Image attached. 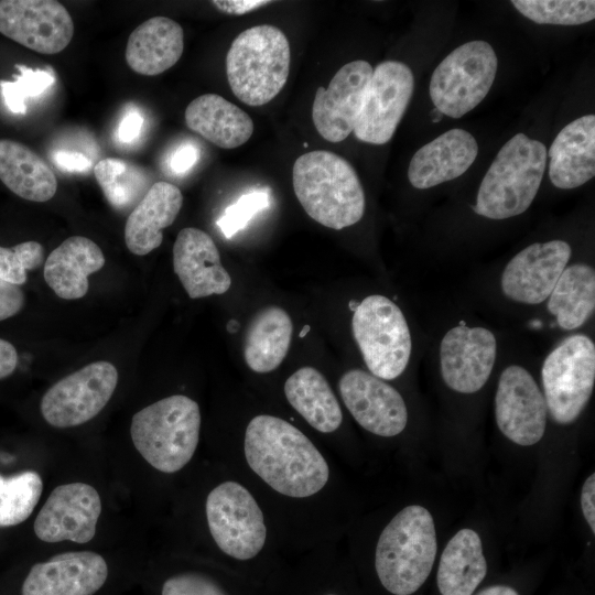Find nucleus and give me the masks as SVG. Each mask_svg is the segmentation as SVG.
Here are the masks:
<instances>
[{"instance_id":"1","label":"nucleus","mask_w":595,"mask_h":595,"mask_svg":"<svg viewBox=\"0 0 595 595\" xmlns=\"http://www.w3.org/2000/svg\"><path fill=\"white\" fill-rule=\"evenodd\" d=\"M218 462L252 487L288 553L337 543L346 501L334 455L292 418L251 415L221 444Z\"/></svg>"},{"instance_id":"2","label":"nucleus","mask_w":595,"mask_h":595,"mask_svg":"<svg viewBox=\"0 0 595 595\" xmlns=\"http://www.w3.org/2000/svg\"><path fill=\"white\" fill-rule=\"evenodd\" d=\"M216 466L202 501L208 547L234 567L272 564L288 553L273 519L244 478L219 462Z\"/></svg>"},{"instance_id":"3","label":"nucleus","mask_w":595,"mask_h":595,"mask_svg":"<svg viewBox=\"0 0 595 595\" xmlns=\"http://www.w3.org/2000/svg\"><path fill=\"white\" fill-rule=\"evenodd\" d=\"M434 521L422 506L399 510L378 533L374 566L382 587L392 595H411L429 577L436 556Z\"/></svg>"},{"instance_id":"4","label":"nucleus","mask_w":595,"mask_h":595,"mask_svg":"<svg viewBox=\"0 0 595 595\" xmlns=\"http://www.w3.org/2000/svg\"><path fill=\"white\" fill-rule=\"evenodd\" d=\"M292 183L305 213L327 228L353 226L364 215L366 201L359 177L350 163L334 152L317 150L299 156Z\"/></svg>"},{"instance_id":"5","label":"nucleus","mask_w":595,"mask_h":595,"mask_svg":"<svg viewBox=\"0 0 595 595\" xmlns=\"http://www.w3.org/2000/svg\"><path fill=\"white\" fill-rule=\"evenodd\" d=\"M199 404L188 396L171 394L132 416L130 435L145 462L164 475L182 472L193 461L201 441Z\"/></svg>"},{"instance_id":"6","label":"nucleus","mask_w":595,"mask_h":595,"mask_svg":"<svg viewBox=\"0 0 595 595\" xmlns=\"http://www.w3.org/2000/svg\"><path fill=\"white\" fill-rule=\"evenodd\" d=\"M545 166V145L517 133L501 147L486 172L474 212L490 219L522 214L538 193Z\"/></svg>"},{"instance_id":"7","label":"nucleus","mask_w":595,"mask_h":595,"mask_svg":"<svg viewBox=\"0 0 595 595\" xmlns=\"http://www.w3.org/2000/svg\"><path fill=\"white\" fill-rule=\"evenodd\" d=\"M291 52L285 34L274 25L242 31L226 55V75L234 95L248 106L271 101L286 84Z\"/></svg>"},{"instance_id":"8","label":"nucleus","mask_w":595,"mask_h":595,"mask_svg":"<svg viewBox=\"0 0 595 595\" xmlns=\"http://www.w3.org/2000/svg\"><path fill=\"white\" fill-rule=\"evenodd\" d=\"M351 328L370 374L392 380L404 371L412 339L402 311L391 300L379 294L365 298L354 311Z\"/></svg>"},{"instance_id":"9","label":"nucleus","mask_w":595,"mask_h":595,"mask_svg":"<svg viewBox=\"0 0 595 595\" xmlns=\"http://www.w3.org/2000/svg\"><path fill=\"white\" fill-rule=\"evenodd\" d=\"M491 45L475 40L453 50L434 69L430 97L442 115L461 118L488 94L497 72Z\"/></svg>"},{"instance_id":"10","label":"nucleus","mask_w":595,"mask_h":595,"mask_svg":"<svg viewBox=\"0 0 595 595\" xmlns=\"http://www.w3.org/2000/svg\"><path fill=\"white\" fill-rule=\"evenodd\" d=\"M544 400L553 420L574 422L587 404L595 382V345L583 334L563 340L545 358Z\"/></svg>"},{"instance_id":"11","label":"nucleus","mask_w":595,"mask_h":595,"mask_svg":"<svg viewBox=\"0 0 595 595\" xmlns=\"http://www.w3.org/2000/svg\"><path fill=\"white\" fill-rule=\"evenodd\" d=\"M117 383L118 371L111 363H90L47 389L41 400V413L55 428L80 425L106 407Z\"/></svg>"},{"instance_id":"12","label":"nucleus","mask_w":595,"mask_h":595,"mask_svg":"<svg viewBox=\"0 0 595 595\" xmlns=\"http://www.w3.org/2000/svg\"><path fill=\"white\" fill-rule=\"evenodd\" d=\"M414 89L413 73L398 61L378 64L366 88L353 132L366 143L385 144L393 137Z\"/></svg>"},{"instance_id":"13","label":"nucleus","mask_w":595,"mask_h":595,"mask_svg":"<svg viewBox=\"0 0 595 595\" xmlns=\"http://www.w3.org/2000/svg\"><path fill=\"white\" fill-rule=\"evenodd\" d=\"M338 392L353 419L379 437H394L408 423V410L400 392L363 369H350L338 380Z\"/></svg>"},{"instance_id":"14","label":"nucleus","mask_w":595,"mask_h":595,"mask_svg":"<svg viewBox=\"0 0 595 595\" xmlns=\"http://www.w3.org/2000/svg\"><path fill=\"white\" fill-rule=\"evenodd\" d=\"M0 33L41 54H57L74 35L66 8L54 0H1Z\"/></svg>"},{"instance_id":"15","label":"nucleus","mask_w":595,"mask_h":595,"mask_svg":"<svg viewBox=\"0 0 595 595\" xmlns=\"http://www.w3.org/2000/svg\"><path fill=\"white\" fill-rule=\"evenodd\" d=\"M495 414L500 432L513 443L529 446L542 439L547 424L544 396L523 367L512 365L500 375Z\"/></svg>"},{"instance_id":"16","label":"nucleus","mask_w":595,"mask_h":595,"mask_svg":"<svg viewBox=\"0 0 595 595\" xmlns=\"http://www.w3.org/2000/svg\"><path fill=\"white\" fill-rule=\"evenodd\" d=\"M101 513L98 491L85 483L63 484L55 487L34 521L36 537L48 543L73 541L89 542L96 533Z\"/></svg>"},{"instance_id":"17","label":"nucleus","mask_w":595,"mask_h":595,"mask_svg":"<svg viewBox=\"0 0 595 595\" xmlns=\"http://www.w3.org/2000/svg\"><path fill=\"white\" fill-rule=\"evenodd\" d=\"M372 72L364 60L349 62L337 71L327 88L320 86L315 91L312 119L326 141L342 142L353 132Z\"/></svg>"},{"instance_id":"18","label":"nucleus","mask_w":595,"mask_h":595,"mask_svg":"<svg viewBox=\"0 0 595 595\" xmlns=\"http://www.w3.org/2000/svg\"><path fill=\"white\" fill-rule=\"evenodd\" d=\"M496 359V338L484 327L463 324L450 329L441 340L440 365L443 380L461 393H474L487 382Z\"/></svg>"},{"instance_id":"19","label":"nucleus","mask_w":595,"mask_h":595,"mask_svg":"<svg viewBox=\"0 0 595 595\" xmlns=\"http://www.w3.org/2000/svg\"><path fill=\"white\" fill-rule=\"evenodd\" d=\"M571 253L570 245L563 240L528 246L507 263L501 274L502 292L520 303H542L566 268Z\"/></svg>"},{"instance_id":"20","label":"nucleus","mask_w":595,"mask_h":595,"mask_svg":"<svg viewBox=\"0 0 595 595\" xmlns=\"http://www.w3.org/2000/svg\"><path fill=\"white\" fill-rule=\"evenodd\" d=\"M108 576L105 559L91 551L56 554L34 564L25 577L22 595H93Z\"/></svg>"},{"instance_id":"21","label":"nucleus","mask_w":595,"mask_h":595,"mask_svg":"<svg viewBox=\"0 0 595 595\" xmlns=\"http://www.w3.org/2000/svg\"><path fill=\"white\" fill-rule=\"evenodd\" d=\"M173 269L191 299L224 294L231 285L213 238L195 227L183 228L177 234Z\"/></svg>"},{"instance_id":"22","label":"nucleus","mask_w":595,"mask_h":595,"mask_svg":"<svg viewBox=\"0 0 595 595\" xmlns=\"http://www.w3.org/2000/svg\"><path fill=\"white\" fill-rule=\"evenodd\" d=\"M478 153L475 138L464 129H451L420 148L412 156L408 177L425 190L463 175Z\"/></svg>"},{"instance_id":"23","label":"nucleus","mask_w":595,"mask_h":595,"mask_svg":"<svg viewBox=\"0 0 595 595\" xmlns=\"http://www.w3.org/2000/svg\"><path fill=\"white\" fill-rule=\"evenodd\" d=\"M283 396L290 408L310 429L322 436H334L344 422L340 403L324 375L304 366L283 383Z\"/></svg>"},{"instance_id":"24","label":"nucleus","mask_w":595,"mask_h":595,"mask_svg":"<svg viewBox=\"0 0 595 595\" xmlns=\"http://www.w3.org/2000/svg\"><path fill=\"white\" fill-rule=\"evenodd\" d=\"M549 177L562 190L578 187L595 175V116L565 126L549 150Z\"/></svg>"},{"instance_id":"25","label":"nucleus","mask_w":595,"mask_h":595,"mask_svg":"<svg viewBox=\"0 0 595 595\" xmlns=\"http://www.w3.org/2000/svg\"><path fill=\"white\" fill-rule=\"evenodd\" d=\"M182 204L177 186L164 181L152 184L126 221L125 242L130 252L145 256L160 247L163 229L174 223Z\"/></svg>"},{"instance_id":"26","label":"nucleus","mask_w":595,"mask_h":595,"mask_svg":"<svg viewBox=\"0 0 595 595\" xmlns=\"http://www.w3.org/2000/svg\"><path fill=\"white\" fill-rule=\"evenodd\" d=\"M104 266L105 257L96 242L84 236H72L48 255L44 279L58 298L76 300L87 294L88 277Z\"/></svg>"},{"instance_id":"27","label":"nucleus","mask_w":595,"mask_h":595,"mask_svg":"<svg viewBox=\"0 0 595 595\" xmlns=\"http://www.w3.org/2000/svg\"><path fill=\"white\" fill-rule=\"evenodd\" d=\"M184 50L182 26L165 17H154L137 26L128 37L126 62L136 73L159 75L181 58Z\"/></svg>"},{"instance_id":"28","label":"nucleus","mask_w":595,"mask_h":595,"mask_svg":"<svg viewBox=\"0 0 595 595\" xmlns=\"http://www.w3.org/2000/svg\"><path fill=\"white\" fill-rule=\"evenodd\" d=\"M184 118L192 131L221 149L238 148L253 133L250 116L213 93L193 99L185 109Z\"/></svg>"},{"instance_id":"29","label":"nucleus","mask_w":595,"mask_h":595,"mask_svg":"<svg viewBox=\"0 0 595 595\" xmlns=\"http://www.w3.org/2000/svg\"><path fill=\"white\" fill-rule=\"evenodd\" d=\"M292 331L291 317L283 309L270 305L260 310L244 337L247 366L257 374L275 370L289 351Z\"/></svg>"},{"instance_id":"30","label":"nucleus","mask_w":595,"mask_h":595,"mask_svg":"<svg viewBox=\"0 0 595 595\" xmlns=\"http://www.w3.org/2000/svg\"><path fill=\"white\" fill-rule=\"evenodd\" d=\"M0 180L19 197L46 202L57 190V180L47 163L26 145L0 139Z\"/></svg>"},{"instance_id":"31","label":"nucleus","mask_w":595,"mask_h":595,"mask_svg":"<svg viewBox=\"0 0 595 595\" xmlns=\"http://www.w3.org/2000/svg\"><path fill=\"white\" fill-rule=\"evenodd\" d=\"M487 563L476 531L459 530L446 544L437 569L442 595H472L486 576Z\"/></svg>"},{"instance_id":"32","label":"nucleus","mask_w":595,"mask_h":595,"mask_svg":"<svg viewBox=\"0 0 595 595\" xmlns=\"http://www.w3.org/2000/svg\"><path fill=\"white\" fill-rule=\"evenodd\" d=\"M549 312L563 329L582 326L595 309V271L585 263H575L562 272L548 301Z\"/></svg>"},{"instance_id":"33","label":"nucleus","mask_w":595,"mask_h":595,"mask_svg":"<svg viewBox=\"0 0 595 595\" xmlns=\"http://www.w3.org/2000/svg\"><path fill=\"white\" fill-rule=\"evenodd\" d=\"M94 175L108 203L121 212L134 207L151 187L143 167L118 158L100 160Z\"/></svg>"},{"instance_id":"34","label":"nucleus","mask_w":595,"mask_h":595,"mask_svg":"<svg viewBox=\"0 0 595 595\" xmlns=\"http://www.w3.org/2000/svg\"><path fill=\"white\" fill-rule=\"evenodd\" d=\"M43 489L41 476L33 470L4 477L0 474V528L25 521L37 505Z\"/></svg>"},{"instance_id":"35","label":"nucleus","mask_w":595,"mask_h":595,"mask_svg":"<svg viewBox=\"0 0 595 595\" xmlns=\"http://www.w3.org/2000/svg\"><path fill=\"white\" fill-rule=\"evenodd\" d=\"M511 3L538 24L578 25L595 18L593 0H513Z\"/></svg>"},{"instance_id":"36","label":"nucleus","mask_w":595,"mask_h":595,"mask_svg":"<svg viewBox=\"0 0 595 595\" xmlns=\"http://www.w3.org/2000/svg\"><path fill=\"white\" fill-rule=\"evenodd\" d=\"M19 74L12 82L0 80V89L8 109L14 113L26 112V99L40 96L55 83V76L46 69H32L17 65Z\"/></svg>"},{"instance_id":"37","label":"nucleus","mask_w":595,"mask_h":595,"mask_svg":"<svg viewBox=\"0 0 595 595\" xmlns=\"http://www.w3.org/2000/svg\"><path fill=\"white\" fill-rule=\"evenodd\" d=\"M43 261L44 248L37 241H24L11 248L0 246V279L20 286L26 282V272Z\"/></svg>"},{"instance_id":"38","label":"nucleus","mask_w":595,"mask_h":595,"mask_svg":"<svg viewBox=\"0 0 595 595\" xmlns=\"http://www.w3.org/2000/svg\"><path fill=\"white\" fill-rule=\"evenodd\" d=\"M161 595H230L227 588L205 572L185 571L167 577Z\"/></svg>"},{"instance_id":"39","label":"nucleus","mask_w":595,"mask_h":595,"mask_svg":"<svg viewBox=\"0 0 595 595\" xmlns=\"http://www.w3.org/2000/svg\"><path fill=\"white\" fill-rule=\"evenodd\" d=\"M269 206V196L262 191H255L242 195L235 204L228 206L217 225L226 238L245 228L248 221L258 212Z\"/></svg>"},{"instance_id":"40","label":"nucleus","mask_w":595,"mask_h":595,"mask_svg":"<svg viewBox=\"0 0 595 595\" xmlns=\"http://www.w3.org/2000/svg\"><path fill=\"white\" fill-rule=\"evenodd\" d=\"M24 294L19 285L0 279V321H4L21 311Z\"/></svg>"},{"instance_id":"41","label":"nucleus","mask_w":595,"mask_h":595,"mask_svg":"<svg viewBox=\"0 0 595 595\" xmlns=\"http://www.w3.org/2000/svg\"><path fill=\"white\" fill-rule=\"evenodd\" d=\"M55 165L65 172H85L90 169L91 160L75 151H57L53 154Z\"/></svg>"},{"instance_id":"42","label":"nucleus","mask_w":595,"mask_h":595,"mask_svg":"<svg viewBox=\"0 0 595 595\" xmlns=\"http://www.w3.org/2000/svg\"><path fill=\"white\" fill-rule=\"evenodd\" d=\"M142 126L143 117L137 109L127 111L117 129L118 140L122 143L133 142L140 136Z\"/></svg>"},{"instance_id":"43","label":"nucleus","mask_w":595,"mask_h":595,"mask_svg":"<svg viewBox=\"0 0 595 595\" xmlns=\"http://www.w3.org/2000/svg\"><path fill=\"white\" fill-rule=\"evenodd\" d=\"M199 152L193 144L180 145L170 158V169L175 174H184L197 162Z\"/></svg>"},{"instance_id":"44","label":"nucleus","mask_w":595,"mask_h":595,"mask_svg":"<svg viewBox=\"0 0 595 595\" xmlns=\"http://www.w3.org/2000/svg\"><path fill=\"white\" fill-rule=\"evenodd\" d=\"M271 2L264 0H214L210 3L223 13L241 15Z\"/></svg>"},{"instance_id":"45","label":"nucleus","mask_w":595,"mask_h":595,"mask_svg":"<svg viewBox=\"0 0 595 595\" xmlns=\"http://www.w3.org/2000/svg\"><path fill=\"white\" fill-rule=\"evenodd\" d=\"M581 506L583 515L592 529L595 532V474H591L583 487L581 494Z\"/></svg>"},{"instance_id":"46","label":"nucleus","mask_w":595,"mask_h":595,"mask_svg":"<svg viewBox=\"0 0 595 595\" xmlns=\"http://www.w3.org/2000/svg\"><path fill=\"white\" fill-rule=\"evenodd\" d=\"M18 353L14 346L0 338V380L10 376L17 368Z\"/></svg>"},{"instance_id":"47","label":"nucleus","mask_w":595,"mask_h":595,"mask_svg":"<svg viewBox=\"0 0 595 595\" xmlns=\"http://www.w3.org/2000/svg\"><path fill=\"white\" fill-rule=\"evenodd\" d=\"M476 595H519L516 589L506 585L489 586Z\"/></svg>"},{"instance_id":"48","label":"nucleus","mask_w":595,"mask_h":595,"mask_svg":"<svg viewBox=\"0 0 595 595\" xmlns=\"http://www.w3.org/2000/svg\"><path fill=\"white\" fill-rule=\"evenodd\" d=\"M239 327V323L235 320H230L227 324V329L229 333H235Z\"/></svg>"},{"instance_id":"49","label":"nucleus","mask_w":595,"mask_h":595,"mask_svg":"<svg viewBox=\"0 0 595 595\" xmlns=\"http://www.w3.org/2000/svg\"><path fill=\"white\" fill-rule=\"evenodd\" d=\"M441 118H442V113L437 109H434L432 111V121L437 122L439 120H441Z\"/></svg>"},{"instance_id":"50","label":"nucleus","mask_w":595,"mask_h":595,"mask_svg":"<svg viewBox=\"0 0 595 595\" xmlns=\"http://www.w3.org/2000/svg\"><path fill=\"white\" fill-rule=\"evenodd\" d=\"M358 304H359L358 302L351 301V302L349 303V307H350L353 311H355L356 307L358 306Z\"/></svg>"},{"instance_id":"51","label":"nucleus","mask_w":595,"mask_h":595,"mask_svg":"<svg viewBox=\"0 0 595 595\" xmlns=\"http://www.w3.org/2000/svg\"><path fill=\"white\" fill-rule=\"evenodd\" d=\"M322 595H339V594L333 593V592H327V593H324V594H322Z\"/></svg>"}]
</instances>
